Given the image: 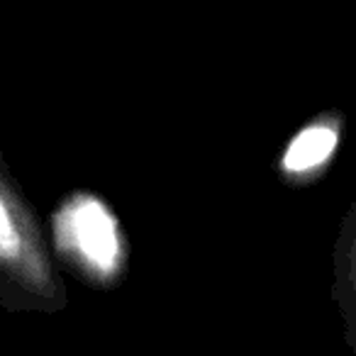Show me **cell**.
<instances>
[{
  "label": "cell",
  "mask_w": 356,
  "mask_h": 356,
  "mask_svg": "<svg viewBox=\"0 0 356 356\" xmlns=\"http://www.w3.org/2000/svg\"><path fill=\"white\" fill-rule=\"evenodd\" d=\"M54 239L59 252L95 281H113L122 268L124 244L120 225L95 195L79 193L64 200L54 215Z\"/></svg>",
  "instance_id": "6da1fadb"
},
{
  "label": "cell",
  "mask_w": 356,
  "mask_h": 356,
  "mask_svg": "<svg viewBox=\"0 0 356 356\" xmlns=\"http://www.w3.org/2000/svg\"><path fill=\"white\" fill-rule=\"evenodd\" d=\"M0 264L13 271L25 273L30 281H47L44 259H40L35 239L22 222V213L15 200L0 186Z\"/></svg>",
  "instance_id": "7a4b0ae2"
},
{
  "label": "cell",
  "mask_w": 356,
  "mask_h": 356,
  "mask_svg": "<svg viewBox=\"0 0 356 356\" xmlns=\"http://www.w3.org/2000/svg\"><path fill=\"white\" fill-rule=\"evenodd\" d=\"M339 129L332 122H312L291 139L281 159V168L288 176H310L322 168L337 152Z\"/></svg>",
  "instance_id": "3957f363"
}]
</instances>
